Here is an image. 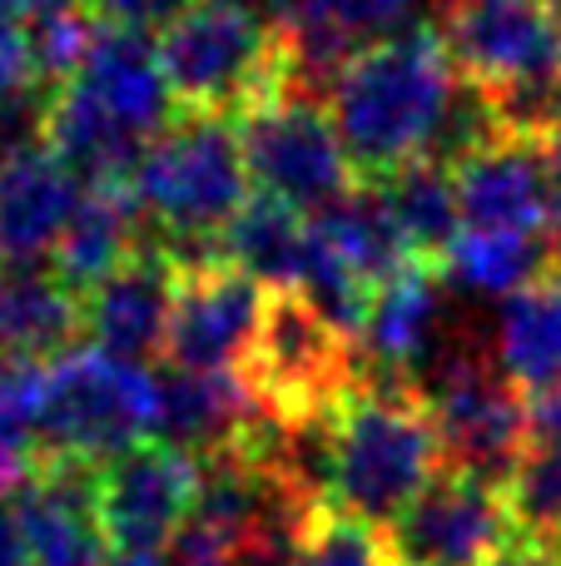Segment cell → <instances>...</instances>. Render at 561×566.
<instances>
[{
  "instance_id": "6da1fadb",
  "label": "cell",
  "mask_w": 561,
  "mask_h": 566,
  "mask_svg": "<svg viewBox=\"0 0 561 566\" xmlns=\"http://www.w3.org/2000/svg\"><path fill=\"white\" fill-rule=\"evenodd\" d=\"M457 80L437 25H403L358 50L328 85V115L353 175L378 185L433 155Z\"/></svg>"
},
{
  "instance_id": "7a4b0ae2",
  "label": "cell",
  "mask_w": 561,
  "mask_h": 566,
  "mask_svg": "<svg viewBox=\"0 0 561 566\" xmlns=\"http://www.w3.org/2000/svg\"><path fill=\"white\" fill-rule=\"evenodd\" d=\"M125 185L145 219V244H155L179 274L224 264L229 219L254 199L234 119L189 109H179L174 125L139 155Z\"/></svg>"
},
{
  "instance_id": "3957f363",
  "label": "cell",
  "mask_w": 561,
  "mask_h": 566,
  "mask_svg": "<svg viewBox=\"0 0 561 566\" xmlns=\"http://www.w3.org/2000/svg\"><path fill=\"white\" fill-rule=\"evenodd\" d=\"M443 438L417 392L353 388L338 402L328 512H343L363 527H393L443 478Z\"/></svg>"
},
{
  "instance_id": "277c9868",
  "label": "cell",
  "mask_w": 561,
  "mask_h": 566,
  "mask_svg": "<svg viewBox=\"0 0 561 566\" xmlns=\"http://www.w3.org/2000/svg\"><path fill=\"white\" fill-rule=\"evenodd\" d=\"M149 432H159V378L149 368L80 343L45 363L35 428L45 458H80L105 468L145 448Z\"/></svg>"
},
{
  "instance_id": "5b68a950",
  "label": "cell",
  "mask_w": 561,
  "mask_h": 566,
  "mask_svg": "<svg viewBox=\"0 0 561 566\" xmlns=\"http://www.w3.org/2000/svg\"><path fill=\"white\" fill-rule=\"evenodd\" d=\"M159 65L174 90V105L189 115H224L268 99L294 85L278 25L229 0H204L159 35Z\"/></svg>"
},
{
  "instance_id": "8992f818",
  "label": "cell",
  "mask_w": 561,
  "mask_h": 566,
  "mask_svg": "<svg viewBox=\"0 0 561 566\" xmlns=\"http://www.w3.org/2000/svg\"><path fill=\"white\" fill-rule=\"evenodd\" d=\"M417 402L443 438L447 468L473 472L493 488H512L532 448V398L502 378L493 348L453 338L417 378Z\"/></svg>"
},
{
  "instance_id": "52a82bcc",
  "label": "cell",
  "mask_w": 561,
  "mask_h": 566,
  "mask_svg": "<svg viewBox=\"0 0 561 566\" xmlns=\"http://www.w3.org/2000/svg\"><path fill=\"white\" fill-rule=\"evenodd\" d=\"M239 149L258 195L284 199L298 214H324L358 185L348 149L334 129L328 99L304 85H284L234 115Z\"/></svg>"
},
{
  "instance_id": "ba28073f",
  "label": "cell",
  "mask_w": 561,
  "mask_h": 566,
  "mask_svg": "<svg viewBox=\"0 0 561 566\" xmlns=\"http://www.w3.org/2000/svg\"><path fill=\"white\" fill-rule=\"evenodd\" d=\"M239 373L268 418H318L338 412V402L353 392V343L304 293H268L258 338Z\"/></svg>"
},
{
  "instance_id": "9c48e42d",
  "label": "cell",
  "mask_w": 561,
  "mask_h": 566,
  "mask_svg": "<svg viewBox=\"0 0 561 566\" xmlns=\"http://www.w3.org/2000/svg\"><path fill=\"white\" fill-rule=\"evenodd\" d=\"M437 35L457 75L493 99L561 90V25L547 0H447Z\"/></svg>"
},
{
  "instance_id": "30bf717a",
  "label": "cell",
  "mask_w": 561,
  "mask_h": 566,
  "mask_svg": "<svg viewBox=\"0 0 561 566\" xmlns=\"http://www.w3.org/2000/svg\"><path fill=\"white\" fill-rule=\"evenodd\" d=\"M507 488L443 468V478L383 532L388 566H493L512 542Z\"/></svg>"
},
{
  "instance_id": "8fae6325",
  "label": "cell",
  "mask_w": 561,
  "mask_h": 566,
  "mask_svg": "<svg viewBox=\"0 0 561 566\" xmlns=\"http://www.w3.org/2000/svg\"><path fill=\"white\" fill-rule=\"evenodd\" d=\"M95 502L115 552H165L194 517L199 458L169 442H145L99 468Z\"/></svg>"
},
{
  "instance_id": "7c38bea8",
  "label": "cell",
  "mask_w": 561,
  "mask_h": 566,
  "mask_svg": "<svg viewBox=\"0 0 561 566\" xmlns=\"http://www.w3.org/2000/svg\"><path fill=\"white\" fill-rule=\"evenodd\" d=\"M268 293L229 264L184 269L174 279L169 313V368L189 373H239L258 338Z\"/></svg>"
},
{
  "instance_id": "4fadbf2b",
  "label": "cell",
  "mask_w": 561,
  "mask_h": 566,
  "mask_svg": "<svg viewBox=\"0 0 561 566\" xmlns=\"http://www.w3.org/2000/svg\"><path fill=\"white\" fill-rule=\"evenodd\" d=\"M99 468L80 458H45L35 478L15 492V527L30 566H105L109 537L95 502Z\"/></svg>"
},
{
  "instance_id": "5bb4252c",
  "label": "cell",
  "mask_w": 561,
  "mask_h": 566,
  "mask_svg": "<svg viewBox=\"0 0 561 566\" xmlns=\"http://www.w3.org/2000/svg\"><path fill=\"white\" fill-rule=\"evenodd\" d=\"M65 85L75 90L89 109H99L119 135H129L145 149L179 119L174 90H169L165 65H159V50L149 45L145 35H125V30L99 25L85 65H80Z\"/></svg>"
},
{
  "instance_id": "9a60e30c",
  "label": "cell",
  "mask_w": 561,
  "mask_h": 566,
  "mask_svg": "<svg viewBox=\"0 0 561 566\" xmlns=\"http://www.w3.org/2000/svg\"><path fill=\"white\" fill-rule=\"evenodd\" d=\"M463 229L483 234H547L552 219V175H547V139L502 135L483 155L453 169Z\"/></svg>"
},
{
  "instance_id": "2e32d148",
  "label": "cell",
  "mask_w": 561,
  "mask_h": 566,
  "mask_svg": "<svg viewBox=\"0 0 561 566\" xmlns=\"http://www.w3.org/2000/svg\"><path fill=\"white\" fill-rule=\"evenodd\" d=\"M174 279L179 269L139 234V254L80 298V323L89 333V348L109 353L119 363H139V368H145V358L165 353L169 313H174Z\"/></svg>"
},
{
  "instance_id": "e0dca14e",
  "label": "cell",
  "mask_w": 561,
  "mask_h": 566,
  "mask_svg": "<svg viewBox=\"0 0 561 566\" xmlns=\"http://www.w3.org/2000/svg\"><path fill=\"white\" fill-rule=\"evenodd\" d=\"M80 199H85V179L50 145L0 159V259L35 269V259L55 254Z\"/></svg>"
},
{
  "instance_id": "ac0fdd59",
  "label": "cell",
  "mask_w": 561,
  "mask_h": 566,
  "mask_svg": "<svg viewBox=\"0 0 561 566\" xmlns=\"http://www.w3.org/2000/svg\"><path fill=\"white\" fill-rule=\"evenodd\" d=\"M258 412L264 408L254 402L244 373H159V432H165L169 448L189 452L199 462L234 452Z\"/></svg>"
},
{
  "instance_id": "d6986e66",
  "label": "cell",
  "mask_w": 561,
  "mask_h": 566,
  "mask_svg": "<svg viewBox=\"0 0 561 566\" xmlns=\"http://www.w3.org/2000/svg\"><path fill=\"white\" fill-rule=\"evenodd\" d=\"M139 234H145V219L129 199V185H85L75 219H70V229L60 234L55 254H50L55 279L75 298H85L89 289H99L139 254Z\"/></svg>"
},
{
  "instance_id": "ffe728a7",
  "label": "cell",
  "mask_w": 561,
  "mask_h": 566,
  "mask_svg": "<svg viewBox=\"0 0 561 566\" xmlns=\"http://www.w3.org/2000/svg\"><path fill=\"white\" fill-rule=\"evenodd\" d=\"M493 358L502 378L517 382L527 398L561 392V264L502 303Z\"/></svg>"
},
{
  "instance_id": "44dd1931",
  "label": "cell",
  "mask_w": 561,
  "mask_h": 566,
  "mask_svg": "<svg viewBox=\"0 0 561 566\" xmlns=\"http://www.w3.org/2000/svg\"><path fill=\"white\" fill-rule=\"evenodd\" d=\"M314 244V219L274 195H254L224 229V264L264 293H294Z\"/></svg>"
},
{
  "instance_id": "7402d4cb",
  "label": "cell",
  "mask_w": 561,
  "mask_h": 566,
  "mask_svg": "<svg viewBox=\"0 0 561 566\" xmlns=\"http://www.w3.org/2000/svg\"><path fill=\"white\" fill-rule=\"evenodd\" d=\"M80 333H85L80 298L55 274H35V269L6 274L0 283V348L10 358L50 363L75 348Z\"/></svg>"
},
{
  "instance_id": "603a6c76",
  "label": "cell",
  "mask_w": 561,
  "mask_h": 566,
  "mask_svg": "<svg viewBox=\"0 0 561 566\" xmlns=\"http://www.w3.org/2000/svg\"><path fill=\"white\" fill-rule=\"evenodd\" d=\"M314 229L338 254V264H343L348 274L363 279L368 289L393 279L403 264H413L403 249V234H398L393 209H388L383 185H368V179H358L338 205H328L324 214L314 219Z\"/></svg>"
},
{
  "instance_id": "cb8c5ba5",
  "label": "cell",
  "mask_w": 561,
  "mask_h": 566,
  "mask_svg": "<svg viewBox=\"0 0 561 566\" xmlns=\"http://www.w3.org/2000/svg\"><path fill=\"white\" fill-rule=\"evenodd\" d=\"M388 195V209L398 219V234L413 264H433L447 259V249L463 234V209H457V179L437 159H417V165L398 169V175L378 179Z\"/></svg>"
},
{
  "instance_id": "d4e9b609",
  "label": "cell",
  "mask_w": 561,
  "mask_h": 566,
  "mask_svg": "<svg viewBox=\"0 0 561 566\" xmlns=\"http://www.w3.org/2000/svg\"><path fill=\"white\" fill-rule=\"evenodd\" d=\"M552 269H557V249L547 234H483V229H463L443 259V274L457 289L502 293V298L532 289Z\"/></svg>"
},
{
  "instance_id": "484cf974",
  "label": "cell",
  "mask_w": 561,
  "mask_h": 566,
  "mask_svg": "<svg viewBox=\"0 0 561 566\" xmlns=\"http://www.w3.org/2000/svg\"><path fill=\"white\" fill-rule=\"evenodd\" d=\"M40 392H45V363L35 358H0V492H20L35 468L40 452Z\"/></svg>"
},
{
  "instance_id": "4316f807",
  "label": "cell",
  "mask_w": 561,
  "mask_h": 566,
  "mask_svg": "<svg viewBox=\"0 0 561 566\" xmlns=\"http://www.w3.org/2000/svg\"><path fill=\"white\" fill-rule=\"evenodd\" d=\"M95 35H99V25H95V15H85V10H65V15L30 20L25 40H30V65H35V80H45V85H65V80L85 65Z\"/></svg>"
},
{
  "instance_id": "83f0119b",
  "label": "cell",
  "mask_w": 561,
  "mask_h": 566,
  "mask_svg": "<svg viewBox=\"0 0 561 566\" xmlns=\"http://www.w3.org/2000/svg\"><path fill=\"white\" fill-rule=\"evenodd\" d=\"M417 6H423V0H294V10L334 25L338 35H348L353 45H373V40L403 30Z\"/></svg>"
},
{
  "instance_id": "f1b7e54d",
  "label": "cell",
  "mask_w": 561,
  "mask_h": 566,
  "mask_svg": "<svg viewBox=\"0 0 561 566\" xmlns=\"http://www.w3.org/2000/svg\"><path fill=\"white\" fill-rule=\"evenodd\" d=\"M304 566H388L383 537L343 512H318L304 547Z\"/></svg>"
},
{
  "instance_id": "f546056e",
  "label": "cell",
  "mask_w": 561,
  "mask_h": 566,
  "mask_svg": "<svg viewBox=\"0 0 561 566\" xmlns=\"http://www.w3.org/2000/svg\"><path fill=\"white\" fill-rule=\"evenodd\" d=\"M204 0H89V15L105 30H125V35H165L174 20H184Z\"/></svg>"
},
{
  "instance_id": "4dcf8cb0",
  "label": "cell",
  "mask_w": 561,
  "mask_h": 566,
  "mask_svg": "<svg viewBox=\"0 0 561 566\" xmlns=\"http://www.w3.org/2000/svg\"><path fill=\"white\" fill-rule=\"evenodd\" d=\"M25 85H35L30 40H25V25H20V10L10 0H0V105L10 95H20Z\"/></svg>"
},
{
  "instance_id": "1f68e13d",
  "label": "cell",
  "mask_w": 561,
  "mask_h": 566,
  "mask_svg": "<svg viewBox=\"0 0 561 566\" xmlns=\"http://www.w3.org/2000/svg\"><path fill=\"white\" fill-rule=\"evenodd\" d=\"M493 566H561V547L542 537H527V532H512V542L497 552Z\"/></svg>"
},
{
  "instance_id": "d6a6232c",
  "label": "cell",
  "mask_w": 561,
  "mask_h": 566,
  "mask_svg": "<svg viewBox=\"0 0 561 566\" xmlns=\"http://www.w3.org/2000/svg\"><path fill=\"white\" fill-rule=\"evenodd\" d=\"M532 442L561 452V392L557 398H532Z\"/></svg>"
},
{
  "instance_id": "836d02e7",
  "label": "cell",
  "mask_w": 561,
  "mask_h": 566,
  "mask_svg": "<svg viewBox=\"0 0 561 566\" xmlns=\"http://www.w3.org/2000/svg\"><path fill=\"white\" fill-rule=\"evenodd\" d=\"M0 566H30V552L20 542V527L10 512H0Z\"/></svg>"
},
{
  "instance_id": "e575fe53",
  "label": "cell",
  "mask_w": 561,
  "mask_h": 566,
  "mask_svg": "<svg viewBox=\"0 0 561 566\" xmlns=\"http://www.w3.org/2000/svg\"><path fill=\"white\" fill-rule=\"evenodd\" d=\"M15 10H25L30 20H45V15H65V10H75L80 0H10Z\"/></svg>"
},
{
  "instance_id": "d590c367",
  "label": "cell",
  "mask_w": 561,
  "mask_h": 566,
  "mask_svg": "<svg viewBox=\"0 0 561 566\" xmlns=\"http://www.w3.org/2000/svg\"><path fill=\"white\" fill-rule=\"evenodd\" d=\"M229 6H244V10H254V15H264L268 25H278V20L294 10V0H229Z\"/></svg>"
},
{
  "instance_id": "8d00e7d4",
  "label": "cell",
  "mask_w": 561,
  "mask_h": 566,
  "mask_svg": "<svg viewBox=\"0 0 561 566\" xmlns=\"http://www.w3.org/2000/svg\"><path fill=\"white\" fill-rule=\"evenodd\" d=\"M105 566H169L165 552H109Z\"/></svg>"
},
{
  "instance_id": "74e56055",
  "label": "cell",
  "mask_w": 561,
  "mask_h": 566,
  "mask_svg": "<svg viewBox=\"0 0 561 566\" xmlns=\"http://www.w3.org/2000/svg\"><path fill=\"white\" fill-rule=\"evenodd\" d=\"M547 6H552V15H557V25H561V0H547Z\"/></svg>"
},
{
  "instance_id": "f35d334b",
  "label": "cell",
  "mask_w": 561,
  "mask_h": 566,
  "mask_svg": "<svg viewBox=\"0 0 561 566\" xmlns=\"http://www.w3.org/2000/svg\"><path fill=\"white\" fill-rule=\"evenodd\" d=\"M0 264H6V259H0ZM0 283H6V269H0Z\"/></svg>"
},
{
  "instance_id": "ab89813d",
  "label": "cell",
  "mask_w": 561,
  "mask_h": 566,
  "mask_svg": "<svg viewBox=\"0 0 561 566\" xmlns=\"http://www.w3.org/2000/svg\"><path fill=\"white\" fill-rule=\"evenodd\" d=\"M0 358H6V353H0Z\"/></svg>"
}]
</instances>
